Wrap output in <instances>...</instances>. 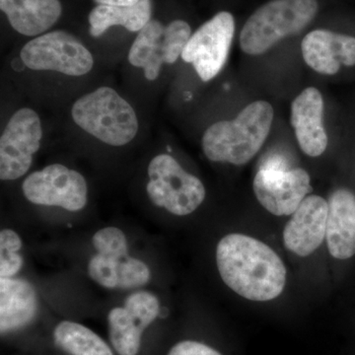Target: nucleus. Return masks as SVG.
Here are the masks:
<instances>
[{"label":"nucleus","instance_id":"nucleus-1","mask_svg":"<svg viewBox=\"0 0 355 355\" xmlns=\"http://www.w3.org/2000/svg\"><path fill=\"white\" fill-rule=\"evenodd\" d=\"M17 83L34 90H58L62 86L83 85L95 73V53L76 35L53 30L29 39L14 53L10 64Z\"/></svg>","mask_w":355,"mask_h":355},{"label":"nucleus","instance_id":"nucleus-2","mask_svg":"<svg viewBox=\"0 0 355 355\" xmlns=\"http://www.w3.org/2000/svg\"><path fill=\"white\" fill-rule=\"evenodd\" d=\"M216 263L224 284L248 300H273L286 286V268L279 254L250 236H224L217 245Z\"/></svg>","mask_w":355,"mask_h":355},{"label":"nucleus","instance_id":"nucleus-3","mask_svg":"<svg viewBox=\"0 0 355 355\" xmlns=\"http://www.w3.org/2000/svg\"><path fill=\"white\" fill-rule=\"evenodd\" d=\"M69 123L76 135L110 148L130 146L142 130L137 107L108 84L87 89L73 98L69 104Z\"/></svg>","mask_w":355,"mask_h":355},{"label":"nucleus","instance_id":"nucleus-4","mask_svg":"<svg viewBox=\"0 0 355 355\" xmlns=\"http://www.w3.org/2000/svg\"><path fill=\"white\" fill-rule=\"evenodd\" d=\"M275 118L272 105L254 101L233 120L217 121L203 132L202 147L211 162L246 164L265 144Z\"/></svg>","mask_w":355,"mask_h":355},{"label":"nucleus","instance_id":"nucleus-5","mask_svg":"<svg viewBox=\"0 0 355 355\" xmlns=\"http://www.w3.org/2000/svg\"><path fill=\"white\" fill-rule=\"evenodd\" d=\"M193 31L187 21L168 24L153 18L135 35L125 53V69L142 88L154 90L166 71L179 62Z\"/></svg>","mask_w":355,"mask_h":355},{"label":"nucleus","instance_id":"nucleus-6","mask_svg":"<svg viewBox=\"0 0 355 355\" xmlns=\"http://www.w3.org/2000/svg\"><path fill=\"white\" fill-rule=\"evenodd\" d=\"M317 0H272L263 4L245 23L240 46L245 53L260 55L279 41L297 34L316 17Z\"/></svg>","mask_w":355,"mask_h":355},{"label":"nucleus","instance_id":"nucleus-7","mask_svg":"<svg viewBox=\"0 0 355 355\" xmlns=\"http://www.w3.org/2000/svg\"><path fill=\"white\" fill-rule=\"evenodd\" d=\"M146 174L149 200L173 216H189L205 202L207 191L202 180L186 171L171 154L154 155L147 165Z\"/></svg>","mask_w":355,"mask_h":355},{"label":"nucleus","instance_id":"nucleus-8","mask_svg":"<svg viewBox=\"0 0 355 355\" xmlns=\"http://www.w3.org/2000/svg\"><path fill=\"white\" fill-rule=\"evenodd\" d=\"M92 244L96 254L89 261L88 275L96 284L108 289H133L148 284V266L128 254V239L121 229H100Z\"/></svg>","mask_w":355,"mask_h":355},{"label":"nucleus","instance_id":"nucleus-9","mask_svg":"<svg viewBox=\"0 0 355 355\" xmlns=\"http://www.w3.org/2000/svg\"><path fill=\"white\" fill-rule=\"evenodd\" d=\"M44 137V121L29 106L14 110L0 135V180L16 181L32 167Z\"/></svg>","mask_w":355,"mask_h":355},{"label":"nucleus","instance_id":"nucleus-10","mask_svg":"<svg viewBox=\"0 0 355 355\" xmlns=\"http://www.w3.org/2000/svg\"><path fill=\"white\" fill-rule=\"evenodd\" d=\"M28 202L42 207H55L76 212L88 202V184L80 172L53 163L30 173L21 186Z\"/></svg>","mask_w":355,"mask_h":355},{"label":"nucleus","instance_id":"nucleus-11","mask_svg":"<svg viewBox=\"0 0 355 355\" xmlns=\"http://www.w3.org/2000/svg\"><path fill=\"white\" fill-rule=\"evenodd\" d=\"M235 35V19L227 11L216 13L191 34L181 60L202 83L214 80L225 67Z\"/></svg>","mask_w":355,"mask_h":355},{"label":"nucleus","instance_id":"nucleus-12","mask_svg":"<svg viewBox=\"0 0 355 355\" xmlns=\"http://www.w3.org/2000/svg\"><path fill=\"white\" fill-rule=\"evenodd\" d=\"M160 312L158 298L149 291L128 295L123 307H114L108 314L110 340L119 355H137L141 336Z\"/></svg>","mask_w":355,"mask_h":355},{"label":"nucleus","instance_id":"nucleus-13","mask_svg":"<svg viewBox=\"0 0 355 355\" xmlns=\"http://www.w3.org/2000/svg\"><path fill=\"white\" fill-rule=\"evenodd\" d=\"M254 193L263 209L277 216H291L312 191L309 174L301 168L272 170L260 168Z\"/></svg>","mask_w":355,"mask_h":355},{"label":"nucleus","instance_id":"nucleus-14","mask_svg":"<svg viewBox=\"0 0 355 355\" xmlns=\"http://www.w3.org/2000/svg\"><path fill=\"white\" fill-rule=\"evenodd\" d=\"M329 203L320 196H308L292 214L284 231L286 249L299 257H308L326 238Z\"/></svg>","mask_w":355,"mask_h":355},{"label":"nucleus","instance_id":"nucleus-15","mask_svg":"<svg viewBox=\"0 0 355 355\" xmlns=\"http://www.w3.org/2000/svg\"><path fill=\"white\" fill-rule=\"evenodd\" d=\"M305 64L323 76H335L340 67H354L355 38L328 30L308 33L301 43Z\"/></svg>","mask_w":355,"mask_h":355},{"label":"nucleus","instance_id":"nucleus-16","mask_svg":"<svg viewBox=\"0 0 355 355\" xmlns=\"http://www.w3.org/2000/svg\"><path fill=\"white\" fill-rule=\"evenodd\" d=\"M323 114V96L317 88H306L292 102L291 125L301 150L310 157L321 156L328 146Z\"/></svg>","mask_w":355,"mask_h":355},{"label":"nucleus","instance_id":"nucleus-17","mask_svg":"<svg viewBox=\"0 0 355 355\" xmlns=\"http://www.w3.org/2000/svg\"><path fill=\"white\" fill-rule=\"evenodd\" d=\"M0 10L14 31L30 39L51 31L62 15L60 0H0Z\"/></svg>","mask_w":355,"mask_h":355},{"label":"nucleus","instance_id":"nucleus-18","mask_svg":"<svg viewBox=\"0 0 355 355\" xmlns=\"http://www.w3.org/2000/svg\"><path fill=\"white\" fill-rule=\"evenodd\" d=\"M329 252L334 258L347 260L355 254V196L340 189L329 202L326 232Z\"/></svg>","mask_w":355,"mask_h":355},{"label":"nucleus","instance_id":"nucleus-19","mask_svg":"<svg viewBox=\"0 0 355 355\" xmlns=\"http://www.w3.org/2000/svg\"><path fill=\"white\" fill-rule=\"evenodd\" d=\"M38 311V297L27 280L0 277V331L18 330L31 323Z\"/></svg>","mask_w":355,"mask_h":355},{"label":"nucleus","instance_id":"nucleus-20","mask_svg":"<svg viewBox=\"0 0 355 355\" xmlns=\"http://www.w3.org/2000/svg\"><path fill=\"white\" fill-rule=\"evenodd\" d=\"M153 0H140L133 6H96L88 15L89 35L101 39L113 28L139 34L153 18Z\"/></svg>","mask_w":355,"mask_h":355},{"label":"nucleus","instance_id":"nucleus-21","mask_svg":"<svg viewBox=\"0 0 355 355\" xmlns=\"http://www.w3.org/2000/svg\"><path fill=\"white\" fill-rule=\"evenodd\" d=\"M53 340L69 355H114L101 336L76 322H60L53 331Z\"/></svg>","mask_w":355,"mask_h":355},{"label":"nucleus","instance_id":"nucleus-22","mask_svg":"<svg viewBox=\"0 0 355 355\" xmlns=\"http://www.w3.org/2000/svg\"><path fill=\"white\" fill-rule=\"evenodd\" d=\"M22 248L20 236L3 229L0 232V277H13L23 266V258L18 252Z\"/></svg>","mask_w":355,"mask_h":355},{"label":"nucleus","instance_id":"nucleus-23","mask_svg":"<svg viewBox=\"0 0 355 355\" xmlns=\"http://www.w3.org/2000/svg\"><path fill=\"white\" fill-rule=\"evenodd\" d=\"M168 355H222L209 345L195 340H183L178 343L168 352Z\"/></svg>","mask_w":355,"mask_h":355},{"label":"nucleus","instance_id":"nucleus-24","mask_svg":"<svg viewBox=\"0 0 355 355\" xmlns=\"http://www.w3.org/2000/svg\"><path fill=\"white\" fill-rule=\"evenodd\" d=\"M97 6H133L140 0H93Z\"/></svg>","mask_w":355,"mask_h":355}]
</instances>
